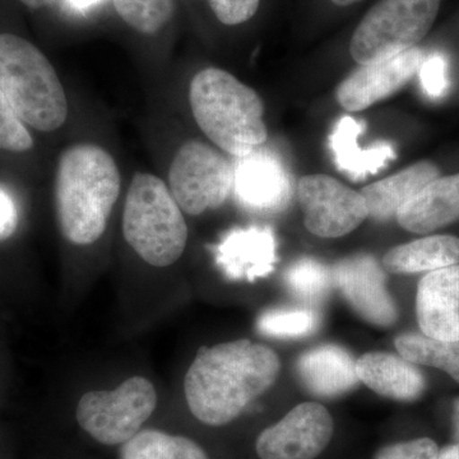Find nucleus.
I'll return each mask as SVG.
<instances>
[{
  "label": "nucleus",
  "instance_id": "obj_1",
  "mask_svg": "<svg viewBox=\"0 0 459 459\" xmlns=\"http://www.w3.org/2000/svg\"><path fill=\"white\" fill-rule=\"evenodd\" d=\"M279 355L249 340L202 347L184 379L186 406L210 428L237 421L250 403L279 377Z\"/></svg>",
  "mask_w": 459,
  "mask_h": 459
},
{
  "label": "nucleus",
  "instance_id": "obj_10",
  "mask_svg": "<svg viewBox=\"0 0 459 459\" xmlns=\"http://www.w3.org/2000/svg\"><path fill=\"white\" fill-rule=\"evenodd\" d=\"M334 435V420L318 402H304L256 437L258 459H316Z\"/></svg>",
  "mask_w": 459,
  "mask_h": 459
},
{
  "label": "nucleus",
  "instance_id": "obj_12",
  "mask_svg": "<svg viewBox=\"0 0 459 459\" xmlns=\"http://www.w3.org/2000/svg\"><path fill=\"white\" fill-rule=\"evenodd\" d=\"M419 48L361 65L337 87L338 104L347 111H362L401 90L419 72L424 60Z\"/></svg>",
  "mask_w": 459,
  "mask_h": 459
},
{
  "label": "nucleus",
  "instance_id": "obj_23",
  "mask_svg": "<svg viewBox=\"0 0 459 459\" xmlns=\"http://www.w3.org/2000/svg\"><path fill=\"white\" fill-rule=\"evenodd\" d=\"M398 353L416 365L446 371L459 383V341H442L407 332L395 337Z\"/></svg>",
  "mask_w": 459,
  "mask_h": 459
},
{
  "label": "nucleus",
  "instance_id": "obj_26",
  "mask_svg": "<svg viewBox=\"0 0 459 459\" xmlns=\"http://www.w3.org/2000/svg\"><path fill=\"white\" fill-rule=\"evenodd\" d=\"M117 14L135 31L153 35L174 13V0H113Z\"/></svg>",
  "mask_w": 459,
  "mask_h": 459
},
{
  "label": "nucleus",
  "instance_id": "obj_22",
  "mask_svg": "<svg viewBox=\"0 0 459 459\" xmlns=\"http://www.w3.org/2000/svg\"><path fill=\"white\" fill-rule=\"evenodd\" d=\"M117 459H212L197 440L159 428H144L117 449Z\"/></svg>",
  "mask_w": 459,
  "mask_h": 459
},
{
  "label": "nucleus",
  "instance_id": "obj_2",
  "mask_svg": "<svg viewBox=\"0 0 459 459\" xmlns=\"http://www.w3.org/2000/svg\"><path fill=\"white\" fill-rule=\"evenodd\" d=\"M113 157L96 144H75L60 156L56 179L57 222L75 246L95 243L107 230L120 193Z\"/></svg>",
  "mask_w": 459,
  "mask_h": 459
},
{
  "label": "nucleus",
  "instance_id": "obj_28",
  "mask_svg": "<svg viewBox=\"0 0 459 459\" xmlns=\"http://www.w3.org/2000/svg\"><path fill=\"white\" fill-rule=\"evenodd\" d=\"M418 74L420 84L429 98L440 99L448 92V62L440 54L424 57Z\"/></svg>",
  "mask_w": 459,
  "mask_h": 459
},
{
  "label": "nucleus",
  "instance_id": "obj_29",
  "mask_svg": "<svg viewBox=\"0 0 459 459\" xmlns=\"http://www.w3.org/2000/svg\"><path fill=\"white\" fill-rule=\"evenodd\" d=\"M439 446L430 437L386 444L373 459H437Z\"/></svg>",
  "mask_w": 459,
  "mask_h": 459
},
{
  "label": "nucleus",
  "instance_id": "obj_14",
  "mask_svg": "<svg viewBox=\"0 0 459 459\" xmlns=\"http://www.w3.org/2000/svg\"><path fill=\"white\" fill-rule=\"evenodd\" d=\"M416 316L425 336L459 341V264L429 272L420 280Z\"/></svg>",
  "mask_w": 459,
  "mask_h": 459
},
{
  "label": "nucleus",
  "instance_id": "obj_21",
  "mask_svg": "<svg viewBox=\"0 0 459 459\" xmlns=\"http://www.w3.org/2000/svg\"><path fill=\"white\" fill-rule=\"evenodd\" d=\"M459 264V238L433 235L392 247L383 256L386 273L433 272Z\"/></svg>",
  "mask_w": 459,
  "mask_h": 459
},
{
  "label": "nucleus",
  "instance_id": "obj_9",
  "mask_svg": "<svg viewBox=\"0 0 459 459\" xmlns=\"http://www.w3.org/2000/svg\"><path fill=\"white\" fill-rule=\"evenodd\" d=\"M298 199L305 228L318 238H342L369 217L361 193L328 175L301 178L298 183Z\"/></svg>",
  "mask_w": 459,
  "mask_h": 459
},
{
  "label": "nucleus",
  "instance_id": "obj_31",
  "mask_svg": "<svg viewBox=\"0 0 459 459\" xmlns=\"http://www.w3.org/2000/svg\"><path fill=\"white\" fill-rule=\"evenodd\" d=\"M20 213L13 197L0 186V241L8 240L17 231Z\"/></svg>",
  "mask_w": 459,
  "mask_h": 459
},
{
  "label": "nucleus",
  "instance_id": "obj_5",
  "mask_svg": "<svg viewBox=\"0 0 459 459\" xmlns=\"http://www.w3.org/2000/svg\"><path fill=\"white\" fill-rule=\"evenodd\" d=\"M123 234L153 267H169L183 255L188 226L170 189L155 175L133 178L124 205Z\"/></svg>",
  "mask_w": 459,
  "mask_h": 459
},
{
  "label": "nucleus",
  "instance_id": "obj_30",
  "mask_svg": "<svg viewBox=\"0 0 459 459\" xmlns=\"http://www.w3.org/2000/svg\"><path fill=\"white\" fill-rule=\"evenodd\" d=\"M223 25L237 26L255 17L261 0H208Z\"/></svg>",
  "mask_w": 459,
  "mask_h": 459
},
{
  "label": "nucleus",
  "instance_id": "obj_7",
  "mask_svg": "<svg viewBox=\"0 0 459 459\" xmlns=\"http://www.w3.org/2000/svg\"><path fill=\"white\" fill-rule=\"evenodd\" d=\"M157 401L155 385L150 380L129 377L114 391L83 394L75 407V421L93 443L119 449L146 428Z\"/></svg>",
  "mask_w": 459,
  "mask_h": 459
},
{
  "label": "nucleus",
  "instance_id": "obj_34",
  "mask_svg": "<svg viewBox=\"0 0 459 459\" xmlns=\"http://www.w3.org/2000/svg\"><path fill=\"white\" fill-rule=\"evenodd\" d=\"M20 2H22L27 7L39 9L49 7V5L54 4L56 0H20Z\"/></svg>",
  "mask_w": 459,
  "mask_h": 459
},
{
  "label": "nucleus",
  "instance_id": "obj_8",
  "mask_svg": "<svg viewBox=\"0 0 459 459\" xmlns=\"http://www.w3.org/2000/svg\"><path fill=\"white\" fill-rule=\"evenodd\" d=\"M169 183L181 211L199 216L225 204L234 189V168L219 151L189 141L172 160Z\"/></svg>",
  "mask_w": 459,
  "mask_h": 459
},
{
  "label": "nucleus",
  "instance_id": "obj_33",
  "mask_svg": "<svg viewBox=\"0 0 459 459\" xmlns=\"http://www.w3.org/2000/svg\"><path fill=\"white\" fill-rule=\"evenodd\" d=\"M453 435H455V442L459 443V398L453 403Z\"/></svg>",
  "mask_w": 459,
  "mask_h": 459
},
{
  "label": "nucleus",
  "instance_id": "obj_17",
  "mask_svg": "<svg viewBox=\"0 0 459 459\" xmlns=\"http://www.w3.org/2000/svg\"><path fill=\"white\" fill-rule=\"evenodd\" d=\"M360 382L385 398L400 402L419 400L427 389L424 374L403 356L368 352L356 360Z\"/></svg>",
  "mask_w": 459,
  "mask_h": 459
},
{
  "label": "nucleus",
  "instance_id": "obj_15",
  "mask_svg": "<svg viewBox=\"0 0 459 459\" xmlns=\"http://www.w3.org/2000/svg\"><path fill=\"white\" fill-rule=\"evenodd\" d=\"M276 249L270 228L234 229L216 247V264L230 280L255 282L273 272Z\"/></svg>",
  "mask_w": 459,
  "mask_h": 459
},
{
  "label": "nucleus",
  "instance_id": "obj_13",
  "mask_svg": "<svg viewBox=\"0 0 459 459\" xmlns=\"http://www.w3.org/2000/svg\"><path fill=\"white\" fill-rule=\"evenodd\" d=\"M238 204L258 213L280 212L291 198V181L279 160L264 151L240 157L234 169Z\"/></svg>",
  "mask_w": 459,
  "mask_h": 459
},
{
  "label": "nucleus",
  "instance_id": "obj_25",
  "mask_svg": "<svg viewBox=\"0 0 459 459\" xmlns=\"http://www.w3.org/2000/svg\"><path fill=\"white\" fill-rule=\"evenodd\" d=\"M320 316L313 307L267 310L256 320V329L271 338H303L319 328Z\"/></svg>",
  "mask_w": 459,
  "mask_h": 459
},
{
  "label": "nucleus",
  "instance_id": "obj_6",
  "mask_svg": "<svg viewBox=\"0 0 459 459\" xmlns=\"http://www.w3.org/2000/svg\"><path fill=\"white\" fill-rule=\"evenodd\" d=\"M442 0H380L353 32L350 53L360 65L416 48L433 27Z\"/></svg>",
  "mask_w": 459,
  "mask_h": 459
},
{
  "label": "nucleus",
  "instance_id": "obj_36",
  "mask_svg": "<svg viewBox=\"0 0 459 459\" xmlns=\"http://www.w3.org/2000/svg\"><path fill=\"white\" fill-rule=\"evenodd\" d=\"M362 0H332L333 4L338 5V7H349V5L355 4V3H360Z\"/></svg>",
  "mask_w": 459,
  "mask_h": 459
},
{
  "label": "nucleus",
  "instance_id": "obj_4",
  "mask_svg": "<svg viewBox=\"0 0 459 459\" xmlns=\"http://www.w3.org/2000/svg\"><path fill=\"white\" fill-rule=\"evenodd\" d=\"M0 91L23 123L53 132L65 123L68 101L56 69L31 42L0 33Z\"/></svg>",
  "mask_w": 459,
  "mask_h": 459
},
{
  "label": "nucleus",
  "instance_id": "obj_16",
  "mask_svg": "<svg viewBox=\"0 0 459 459\" xmlns=\"http://www.w3.org/2000/svg\"><path fill=\"white\" fill-rule=\"evenodd\" d=\"M299 380L309 394L319 398L340 397L359 385L356 360L338 344H322L307 350L296 362Z\"/></svg>",
  "mask_w": 459,
  "mask_h": 459
},
{
  "label": "nucleus",
  "instance_id": "obj_11",
  "mask_svg": "<svg viewBox=\"0 0 459 459\" xmlns=\"http://www.w3.org/2000/svg\"><path fill=\"white\" fill-rule=\"evenodd\" d=\"M331 272L333 285L361 319L377 328L394 325L397 305L386 289L385 270L373 255L346 256Z\"/></svg>",
  "mask_w": 459,
  "mask_h": 459
},
{
  "label": "nucleus",
  "instance_id": "obj_18",
  "mask_svg": "<svg viewBox=\"0 0 459 459\" xmlns=\"http://www.w3.org/2000/svg\"><path fill=\"white\" fill-rule=\"evenodd\" d=\"M402 229L430 234L459 221V174L437 178L398 212Z\"/></svg>",
  "mask_w": 459,
  "mask_h": 459
},
{
  "label": "nucleus",
  "instance_id": "obj_19",
  "mask_svg": "<svg viewBox=\"0 0 459 459\" xmlns=\"http://www.w3.org/2000/svg\"><path fill=\"white\" fill-rule=\"evenodd\" d=\"M439 177L440 170L437 165L421 161L365 186L360 193L367 202L370 219L379 222L394 219L411 199Z\"/></svg>",
  "mask_w": 459,
  "mask_h": 459
},
{
  "label": "nucleus",
  "instance_id": "obj_32",
  "mask_svg": "<svg viewBox=\"0 0 459 459\" xmlns=\"http://www.w3.org/2000/svg\"><path fill=\"white\" fill-rule=\"evenodd\" d=\"M437 459H459V443L448 444V446L439 448Z\"/></svg>",
  "mask_w": 459,
  "mask_h": 459
},
{
  "label": "nucleus",
  "instance_id": "obj_20",
  "mask_svg": "<svg viewBox=\"0 0 459 459\" xmlns=\"http://www.w3.org/2000/svg\"><path fill=\"white\" fill-rule=\"evenodd\" d=\"M364 131V123L352 117H343L329 135V147L338 170L356 181L376 175L395 159L394 148L389 143H379L369 150H362L359 146V137Z\"/></svg>",
  "mask_w": 459,
  "mask_h": 459
},
{
  "label": "nucleus",
  "instance_id": "obj_35",
  "mask_svg": "<svg viewBox=\"0 0 459 459\" xmlns=\"http://www.w3.org/2000/svg\"><path fill=\"white\" fill-rule=\"evenodd\" d=\"M68 2L72 8L82 11V9H87L92 7V5L98 4L100 0H68Z\"/></svg>",
  "mask_w": 459,
  "mask_h": 459
},
{
  "label": "nucleus",
  "instance_id": "obj_3",
  "mask_svg": "<svg viewBox=\"0 0 459 459\" xmlns=\"http://www.w3.org/2000/svg\"><path fill=\"white\" fill-rule=\"evenodd\" d=\"M189 102L202 132L230 155L247 156L267 141L262 99L223 69L198 72L190 82Z\"/></svg>",
  "mask_w": 459,
  "mask_h": 459
},
{
  "label": "nucleus",
  "instance_id": "obj_27",
  "mask_svg": "<svg viewBox=\"0 0 459 459\" xmlns=\"http://www.w3.org/2000/svg\"><path fill=\"white\" fill-rule=\"evenodd\" d=\"M33 140L25 123L0 91V150L25 152L31 150Z\"/></svg>",
  "mask_w": 459,
  "mask_h": 459
},
{
  "label": "nucleus",
  "instance_id": "obj_24",
  "mask_svg": "<svg viewBox=\"0 0 459 459\" xmlns=\"http://www.w3.org/2000/svg\"><path fill=\"white\" fill-rule=\"evenodd\" d=\"M285 283L296 298L316 304L327 298L333 281L327 265L314 258H303L287 268Z\"/></svg>",
  "mask_w": 459,
  "mask_h": 459
}]
</instances>
